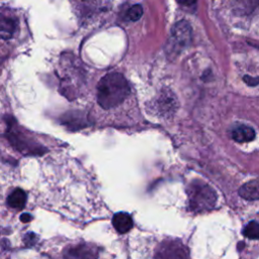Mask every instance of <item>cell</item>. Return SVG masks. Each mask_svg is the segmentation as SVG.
Returning a JSON list of instances; mask_svg holds the SVG:
<instances>
[{
  "label": "cell",
  "instance_id": "6da1fadb",
  "mask_svg": "<svg viewBox=\"0 0 259 259\" xmlns=\"http://www.w3.org/2000/svg\"><path fill=\"white\" fill-rule=\"evenodd\" d=\"M131 92L125 77L117 72L105 75L97 86V101L104 109H111L121 104Z\"/></svg>",
  "mask_w": 259,
  "mask_h": 259
},
{
  "label": "cell",
  "instance_id": "7a4b0ae2",
  "mask_svg": "<svg viewBox=\"0 0 259 259\" xmlns=\"http://www.w3.org/2000/svg\"><path fill=\"white\" fill-rule=\"evenodd\" d=\"M187 196L189 208L195 212L210 210L218 200V195L213 188L200 180H193L189 184Z\"/></svg>",
  "mask_w": 259,
  "mask_h": 259
},
{
  "label": "cell",
  "instance_id": "3957f363",
  "mask_svg": "<svg viewBox=\"0 0 259 259\" xmlns=\"http://www.w3.org/2000/svg\"><path fill=\"white\" fill-rule=\"evenodd\" d=\"M7 139L17 151L24 155H41L46 152V148L23 133L13 118H10L8 121Z\"/></svg>",
  "mask_w": 259,
  "mask_h": 259
},
{
  "label": "cell",
  "instance_id": "277c9868",
  "mask_svg": "<svg viewBox=\"0 0 259 259\" xmlns=\"http://www.w3.org/2000/svg\"><path fill=\"white\" fill-rule=\"evenodd\" d=\"M191 40V27L188 22L182 20L177 22L170 33L167 44L169 54L177 55L188 47Z\"/></svg>",
  "mask_w": 259,
  "mask_h": 259
},
{
  "label": "cell",
  "instance_id": "5b68a950",
  "mask_svg": "<svg viewBox=\"0 0 259 259\" xmlns=\"http://www.w3.org/2000/svg\"><path fill=\"white\" fill-rule=\"evenodd\" d=\"M154 259H189V252L180 241L169 240L158 246Z\"/></svg>",
  "mask_w": 259,
  "mask_h": 259
},
{
  "label": "cell",
  "instance_id": "8992f818",
  "mask_svg": "<svg viewBox=\"0 0 259 259\" xmlns=\"http://www.w3.org/2000/svg\"><path fill=\"white\" fill-rule=\"evenodd\" d=\"M98 256L97 247L89 243L75 245L64 252V259H98Z\"/></svg>",
  "mask_w": 259,
  "mask_h": 259
},
{
  "label": "cell",
  "instance_id": "52a82bcc",
  "mask_svg": "<svg viewBox=\"0 0 259 259\" xmlns=\"http://www.w3.org/2000/svg\"><path fill=\"white\" fill-rule=\"evenodd\" d=\"M17 17L10 11L0 8V37L8 39L17 30Z\"/></svg>",
  "mask_w": 259,
  "mask_h": 259
},
{
  "label": "cell",
  "instance_id": "ba28073f",
  "mask_svg": "<svg viewBox=\"0 0 259 259\" xmlns=\"http://www.w3.org/2000/svg\"><path fill=\"white\" fill-rule=\"evenodd\" d=\"M63 123L70 130H80L90 123L86 113L81 111H70L63 116Z\"/></svg>",
  "mask_w": 259,
  "mask_h": 259
},
{
  "label": "cell",
  "instance_id": "9c48e42d",
  "mask_svg": "<svg viewBox=\"0 0 259 259\" xmlns=\"http://www.w3.org/2000/svg\"><path fill=\"white\" fill-rule=\"evenodd\" d=\"M112 225L119 234L127 233L134 226L132 217L127 212H117L112 218Z\"/></svg>",
  "mask_w": 259,
  "mask_h": 259
},
{
  "label": "cell",
  "instance_id": "30bf717a",
  "mask_svg": "<svg viewBox=\"0 0 259 259\" xmlns=\"http://www.w3.org/2000/svg\"><path fill=\"white\" fill-rule=\"evenodd\" d=\"M239 194L241 197L248 200L259 199V178L251 180L239 189Z\"/></svg>",
  "mask_w": 259,
  "mask_h": 259
},
{
  "label": "cell",
  "instance_id": "8fae6325",
  "mask_svg": "<svg viewBox=\"0 0 259 259\" xmlns=\"http://www.w3.org/2000/svg\"><path fill=\"white\" fill-rule=\"evenodd\" d=\"M232 138L238 143H247L255 139V132L247 125H239L232 132Z\"/></svg>",
  "mask_w": 259,
  "mask_h": 259
},
{
  "label": "cell",
  "instance_id": "7c38bea8",
  "mask_svg": "<svg viewBox=\"0 0 259 259\" xmlns=\"http://www.w3.org/2000/svg\"><path fill=\"white\" fill-rule=\"evenodd\" d=\"M26 198H27L26 193L22 189L16 188L7 197V203L9 206L13 208L21 209L24 207L26 203Z\"/></svg>",
  "mask_w": 259,
  "mask_h": 259
},
{
  "label": "cell",
  "instance_id": "4fadbf2b",
  "mask_svg": "<svg viewBox=\"0 0 259 259\" xmlns=\"http://www.w3.org/2000/svg\"><path fill=\"white\" fill-rule=\"evenodd\" d=\"M234 5L236 11L248 14L259 7V0H235Z\"/></svg>",
  "mask_w": 259,
  "mask_h": 259
},
{
  "label": "cell",
  "instance_id": "5bb4252c",
  "mask_svg": "<svg viewBox=\"0 0 259 259\" xmlns=\"http://www.w3.org/2000/svg\"><path fill=\"white\" fill-rule=\"evenodd\" d=\"M159 110L162 113H169L170 111L174 110L175 108V100L173 99L170 93H163L161 97L158 99Z\"/></svg>",
  "mask_w": 259,
  "mask_h": 259
},
{
  "label": "cell",
  "instance_id": "9a60e30c",
  "mask_svg": "<svg viewBox=\"0 0 259 259\" xmlns=\"http://www.w3.org/2000/svg\"><path fill=\"white\" fill-rule=\"evenodd\" d=\"M243 234L251 240L259 239V224L257 222L248 223L243 230Z\"/></svg>",
  "mask_w": 259,
  "mask_h": 259
},
{
  "label": "cell",
  "instance_id": "2e32d148",
  "mask_svg": "<svg viewBox=\"0 0 259 259\" xmlns=\"http://www.w3.org/2000/svg\"><path fill=\"white\" fill-rule=\"evenodd\" d=\"M142 15H143V7L140 4H136L127 9L125 17L130 21H137L141 18Z\"/></svg>",
  "mask_w": 259,
  "mask_h": 259
},
{
  "label": "cell",
  "instance_id": "e0dca14e",
  "mask_svg": "<svg viewBox=\"0 0 259 259\" xmlns=\"http://www.w3.org/2000/svg\"><path fill=\"white\" fill-rule=\"evenodd\" d=\"M244 81L250 85V86H256L259 84V77H250V76H244Z\"/></svg>",
  "mask_w": 259,
  "mask_h": 259
},
{
  "label": "cell",
  "instance_id": "ac0fdd59",
  "mask_svg": "<svg viewBox=\"0 0 259 259\" xmlns=\"http://www.w3.org/2000/svg\"><path fill=\"white\" fill-rule=\"evenodd\" d=\"M177 1L184 6H192L196 3V0H177Z\"/></svg>",
  "mask_w": 259,
  "mask_h": 259
},
{
  "label": "cell",
  "instance_id": "d6986e66",
  "mask_svg": "<svg viewBox=\"0 0 259 259\" xmlns=\"http://www.w3.org/2000/svg\"><path fill=\"white\" fill-rule=\"evenodd\" d=\"M20 220H21L22 222H24V223H27V222L31 221V215L28 214V213H23V214H21Z\"/></svg>",
  "mask_w": 259,
  "mask_h": 259
},
{
  "label": "cell",
  "instance_id": "ffe728a7",
  "mask_svg": "<svg viewBox=\"0 0 259 259\" xmlns=\"http://www.w3.org/2000/svg\"><path fill=\"white\" fill-rule=\"evenodd\" d=\"M244 247V242H239V246H238V249L241 250V248Z\"/></svg>",
  "mask_w": 259,
  "mask_h": 259
}]
</instances>
